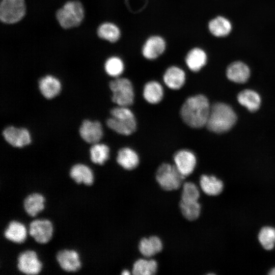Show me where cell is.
Instances as JSON below:
<instances>
[{
  "label": "cell",
  "mask_w": 275,
  "mask_h": 275,
  "mask_svg": "<svg viewBox=\"0 0 275 275\" xmlns=\"http://www.w3.org/2000/svg\"><path fill=\"white\" fill-rule=\"evenodd\" d=\"M236 120L233 108L227 104L218 102L211 106L206 126L213 132L221 133L229 130Z\"/></svg>",
  "instance_id": "2"
},
{
  "label": "cell",
  "mask_w": 275,
  "mask_h": 275,
  "mask_svg": "<svg viewBox=\"0 0 275 275\" xmlns=\"http://www.w3.org/2000/svg\"><path fill=\"white\" fill-rule=\"evenodd\" d=\"M226 75L228 78L236 83L245 82L250 76L248 66L241 62L231 63L227 68Z\"/></svg>",
  "instance_id": "19"
},
{
  "label": "cell",
  "mask_w": 275,
  "mask_h": 275,
  "mask_svg": "<svg viewBox=\"0 0 275 275\" xmlns=\"http://www.w3.org/2000/svg\"><path fill=\"white\" fill-rule=\"evenodd\" d=\"M174 165L184 177L193 173L197 164L195 154L188 149H181L177 151L174 156Z\"/></svg>",
  "instance_id": "10"
},
{
  "label": "cell",
  "mask_w": 275,
  "mask_h": 275,
  "mask_svg": "<svg viewBox=\"0 0 275 275\" xmlns=\"http://www.w3.org/2000/svg\"><path fill=\"white\" fill-rule=\"evenodd\" d=\"M199 183L202 190L210 196L219 195L224 189L223 181L213 175H202Z\"/></svg>",
  "instance_id": "20"
},
{
  "label": "cell",
  "mask_w": 275,
  "mask_h": 275,
  "mask_svg": "<svg viewBox=\"0 0 275 275\" xmlns=\"http://www.w3.org/2000/svg\"><path fill=\"white\" fill-rule=\"evenodd\" d=\"M258 239L263 248L271 250L275 245V228L271 226L263 227L259 231Z\"/></svg>",
  "instance_id": "32"
},
{
  "label": "cell",
  "mask_w": 275,
  "mask_h": 275,
  "mask_svg": "<svg viewBox=\"0 0 275 275\" xmlns=\"http://www.w3.org/2000/svg\"><path fill=\"white\" fill-rule=\"evenodd\" d=\"M239 103L251 112L257 111L261 104L259 95L252 90H244L240 92L237 96Z\"/></svg>",
  "instance_id": "27"
},
{
  "label": "cell",
  "mask_w": 275,
  "mask_h": 275,
  "mask_svg": "<svg viewBox=\"0 0 275 275\" xmlns=\"http://www.w3.org/2000/svg\"><path fill=\"white\" fill-rule=\"evenodd\" d=\"M139 251L145 258H151L161 252L163 243L157 236L142 238L139 242Z\"/></svg>",
  "instance_id": "15"
},
{
  "label": "cell",
  "mask_w": 275,
  "mask_h": 275,
  "mask_svg": "<svg viewBox=\"0 0 275 275\" xmlns=\"http://www.w3.org/2000/svg\"><path fill=\"white\" fill-rule=\"evenodd\" d=\"M81 138L90 144L98 143L102 138L103 130L99 121H91L85 120L82 121L79 129Z\"/></svg>",
  "instance_id": "12"
},
{
  "label": "cell",
  "mask_w": 275,
  "mask_h": 275,
  "mask_svg": "<svg viewBox=\"0 0 275 275\" xmlns=\"http://www.w3.org/2000/svg\"><path fill=\"white\" fill-rule=\"evenodd\" d=\"M90 155L93 163L102 165L109 157V148L104 144H93L90 149Z\"/></svg>",
  "instance_id": "30"
},
{
  "label": "cell",
  "mask_w": 275,
  "mask_h": 275,
  "mask_svg": "<svg viewBox=\"0 0 275 275\" xmlns=\"http://www.w3.org/2000/svg\"><path fill=\"white\" fill-rule=\"evenodd\" d=\"M24 0H1L0 19L6 23L12 24L20 21L24 16Z\"/></svg>",
  "instance_id": "7"
},
{
  "label": "cell",
  "mask_w": 275,
  "mask_h": 275,
  "mask_svg": "<svg viewBox=\"0 0 275 275\" xmlns=\"http://www.w3.org/2000/svg\"><path fill=\"white\" fill-rule=\"evenodd\" d=\"M269 275H275V267L272 268L268 272Z\"/></svg>",
  "instance_id": "35"
},
{
  "label": "cell",
  "mask_w": 275,
  "mask_h": 275,
  "mask_svg": "<svg viewBox=\"0 0 275 275\" xmlns=\"http://www.w3.org/2000/svg\"><path fill=\"white\" fill-rule=\"evenodd\" d=\"M208 28L211 33L216 37H225L231 32L232 25L229 20L222 16L212 19Z\"/></svg>",
  "instance_id": "28"
},
{
  "label": "cell",
  "mask_w": 275,
  "mask_h": 275,
  "mask_svg": "<svg viewBox=\"0 0 275 275\" xmlns=\"http://www.w3.org/2000/svg\"><path fill=\"white\" fill-rule=\"evenodd\" d=\"M4 237L8 240L16 243L24 241L27 235V231L21 223L12 221L9 222L4 232Z\"/></svg>",
  "instance_id": "21"
},
{
  "label": "cell",
  "mask_w": 275,
  "mask_h": 275,
  "mask_svg": "<svg viewBox=\"0 0 275 275\" xmlns=\"http://www.w3.org/2000/svg\"><path fill=\"white\" fill-rule=\"evenodd\" d=\"M18 270L23 274H38L42 268V263L36 253L33 250H26L20 253L17 259Z\"/></svg>",
  "instance_id": "8"
},
{
  "label": "cell",
  "mask_w": 275,
  "mask_h": 275,
  "mask_svg": "<svg viewBox=\"0 0 275 275\" xmlns=\"http://www.w3.org/2000/svg\"><path fill=\"white\" fill-rule=\"evenodd\" d=\"M179 207L182 215L188 221H195L200 215L201 206L198 201H185L180 200Z\"/></svg>",
  "instance_id": "29"
},
{
  "label": "cell",
  "mask_w": 275,
  "mask_h": 275,
  "mask_svg": "<svg viewBox=\"0 0 275 275\" xmlns=\"http://www.w3.org/2000/svg\"><path fill=\"white\" fill-rule=\"evenodd\" d=\"M158 264L156 260L149 258L136 260L133 264L132 273L134 275H152L156 273Z\"/></svg>",
  "instance_id": "26"
},
{
  "label": "cell",
  "mask_w": 275,
  "mask_h": 275,
  "mask_svg": "<svg viewBox=\"0 0 275 275\" xmlns=\"http://www.w3.org/2000/svg\"><path fill=\"white\" fill-rule=\"evenodd\" d=\"M56 17L60 25L64 29L77 26L84 17L83 6L78 1H68L57 11Z\"/></svg>",
  "instance_id": "4"
},
{
  "label": "cell",
  "mask_w": 275,
  "mask_h": 275,
  "mask_svg": "<svg viewBox=\"0 0 275 275\" xmlns=\"http://www.w3.org/2000/svg\"><path fill=\"white\" fill-rule=\"evenodd\" d=\"M211 106L207 98L201 94L187 98L181 107L180 114L188 126L200 128L206 126Z\"/></svg>",
  "instance_id": "1"
},
{
  "label": "cell",
  "mask_w": 275,
  "mask_h": 275,
  "mask_svg": "<svg viewBox=\"0 0 275 275\" xmlns=\"http://www.w3.org/2000/svg\"><path fill=\"white\" fill-rule=\"evenodd\" d=\"M200 196L198 187L192 182H185L182 184L181 200L185 201H197Z\"/></svg>",
  "instance_id": "34"
},
{
  "label": "cell",
  "mask_w": 275,
  "mask_h": 275,
  "mask_svg": "<svg viewBox=\"0 0 275 275\" xmlns=\"http://www.w3.org/2000/svg\"><path fill=\"white\" fill-rule=\"evenodd\" d=\"M163 80L169 89L177 90L181 89L185 84V73L182 69L177 66H171L165 71Z\"/></svg>",
  "instance_id": "14"
},
{
  "label": "cell",
  "mask_w": 275,
  "mask_h": 275,
  "mask_svg": "<svg viewBox=\"0 0 275 275\" xmlns=\"http://www.w3.org/2000/svg\"><path fill=\"white\" fill-rule=\"evenodd\" d=\"M116 161L122 168L130 171L139 166L140 158L134 150L129 147H123L118 151Z\"/></svg>",
  "instance_id": "18"
},
{
  "label": "cell",
  "mask_w": 275,
  "mask_h": 275,
  "mask_svg": "<svg viewBox=\"0 0 275 275\" xmlns=\"http://www.w3.org/2000/svg\"><path fill=\"white\" fill-rule=\"evenodd\" d=\"M130 272H129L128 270H124L122 272V274H129Z\"/></svg>",
  "instance_id": "36"
},
{
  "label": "cell",
  "mask_w": 275,
  "mask_h": 275,
  "mask_svg": "<svg viewBox=\"0 0 275 275\" xmlns=\"http://www.w3.org/2000/svg\"><path fill=\"white\" fill-rule=\"evenodd\" d=\"M155 178L160 187L166 191L179 189L182 186L185 177L177 170L174 164L163 163L156 172Z\"/></svg>",
  "instance_id": "5"
},
{
  "label": "cell",
  "mask_w": 275,
  "mask_h": 275,
  "mask_svg": "<svg viewBox=\"0 0 275 275\" xmlns=\"http://www.w3.org/2000/svg\"><path fill=\"white\" fill-rule=\"evenodd\" d=\"M104 69L108 75L117 78L123 72L124 63L120 58L117 57H112L106 61L104 64Z\"/></svg>",
  "instance_id": "33"
},
{
  "label": "cell",
  "mask_w": 275,
  "mask_h": 275,
  "mask_svg": "<svg viewBox=\"0 0 275 275\" xmlns=\"http://www.w3.org/2000/svg\"><path fill=\"white\" fill-rule=\"evenodd\" d=\"M38 86L41 94L47 99H51L57 96L61 89L59 80L50 75L42 77L39 81Z\"/></svg>",
  "instance_id": "17"
},
{
  "label": "cell",
  "mask_w": 275,
  "mask_h": 275,
  "mask_svg": "<svg viewBox=\"0 0 275 275\" xmlns=\"http://www.w3.org/2000/svg\"><path fill=\"white\" fill-rule=\"evenodd\" d=\"M144 99L149 103L156 104L159 103L164 95L162 85L158 81L152 80L147 82L144 86L143 91Z\"/></svg>",
  "instance_id": "23"
},
{
  "label": "cell",
  "mask_w": 275,
  "mask_h": 275,
  "mask_svg": "<svg viewBox=\"0 0 275 275\" xmlns=\"http://www.w3.org/2000/svg\"><path fill=\"white\" fill-rule=\"evenodd\" d=\"M113 95L112 100L118 106H129L134 99L133 85L128 78L117 77L109 82Z\"/></svg>",
  "instance_id": "6"
},
{
  "label": "cell",
  "mask_w": 275,
  "mask_h": 275,
  "mask_svg": "<svg viewBox=\"0 0 275 275\" xmlns=\"http://www.w3.org/2000/svg\"><path fill=\"white\" fill-rule=\"evenodd\" d=\"M28 233L36 242L44 244L52 237L53 226L48 219H34L29 224Z\"/></svg>",
  "instance_id": "9"
},
{
  "label": "cell",
  "mask_w": 275,
  "mask_h": 275,
  "mask_svg": "<svg viewBox=\"0 0 275 275\" xmlns=\"http://www.w3.org/2000/svg\"><path fill=\"white\" fill-rule=\"evenodd\" d=\"M44 197L37 193L28 195L23 200V206L25 212L30 216H35L44 208Z\"/></svg>",
  "instance_id": "24"
},
{
  "label": "cell",
  "mask_w": 275,
  "mask_h": 275,
  "mask_svg": "<svg viewBox=\"0 0 275 275\" xmlns=\"http://www.w3.org/2000/svg\"><path fill=\"white\" fill-rule=\"evenodd\" d=\"M166 48V42L160 36H154L148 38L144 44L142 53L149 60H153L161 55Z\"/></svg>",
  "instance_id": "16"
},
{
  "label": "cell",
  "mask_w": 275,
  "mask_h": 275,
  "mask_svg": "<svg viewBox=\"0 0 275 275\" xmlns=\"http://www.w3.org/2000/svg\"><path fill=\"white\" fill-rule=\"evenodd\" d=\"M3 135L8 143L15 147H24L31 142L30 132L24 128L8 126L3 130Z\"/></svg>",
  "instance_id": "11"
},
{
  "label": "cell",
  "mask_w": 275,
  "mask_h": 275,
  "mask_svg": "<svg viewBox=\"0 0 275 275\" xmlns=\"http://www.w3.org/2000/svg\"><path fill=\"white\" fill-rule=\"evenodd\" d=\"M112 117L106 122L108 128L116 132L129 135L135 132L137 123L134 114L128 106H118L111 109Z\"/></svg>",
  "instance_id": "3"
},
{
  "label": "cell",
  "mask_w": 275,
  "mask_h": 275,
  "mask_svg": "<svg viewBox=\"0 0 275 275\" xmlns=\"http://www.w3.org/2000/svg\"><path fill=\"white\" fill-rule=\"evenodd\" d=\"M97 34L101 39L115 42L119 39L120 31L115 24L110 22H105L98 27Z\"/></svg>",
  "instance_id": "31"
},
{
  "label": "cell",
  "mask_w": 275,
  "mask_h": 275,
  "mask_svg": "<svg viewBox=\"0 0 275 275\" xmlns=\"http://www.w3.org/2000/svg\"><path fill=\"white\" fill-rule=\"evenodd\" d=\"M70 177L78 184L91 185L94 181V175L91 169L82 163L73 165L69 172Z\"/></svg>",
  "instance_id": "22"
},
{
  "label": "cell",
  "mask_w": 275,
  "mask_h": 275,
  "mask_svg": "<svg viewBox=\"0 0 275 275\" xmlns=\"http://www.w3.org/2000/svg\"><path fill=\"white\" fill-rule=\"evenodd\" d=\"M185 62L188 68L192 71L197 72L201 70L207 62V55L201 48H195L187 53Z\"/></svg>",
  "instance_id": "25"
},
{
  "label": "cell",
  "mask_w": 275,
  "mask_h": 275,
  "mask_svg": "<svg viewBox=\"0 0 275 275\" xmlns=\"http://www.w3.org/2000/svg\"><path fill=\"white\" fill-rule=\"evenodd\" d=\"M56 260L61 268L67 272L76 271L81 267L79 255L73 250L59 251L56 255Z\"/></svg>",
  "instance_id": "13"
}]
</instances>
